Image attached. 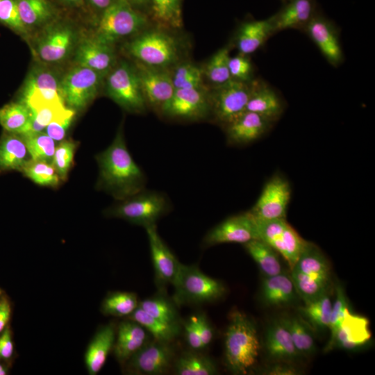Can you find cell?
<instances>
[{"mask_svg":"<svg viewBox=\"0 0 375 375\" xmlns=\"http://www.w3.org/2000/svg\"><path fill=\"white\" fill-rule=\"evenodd\" d=\"M125 49L136 62L165 69L177 64L181 53L179 40L162 28L142 31Z\"/></svg>","mask_w":375,"mask_h":375,"instance_id":"3","label":"cell"},{"mask_svg":"<svg viewBox=\"0 0 375 375\" xmlns=\"http://www.w3.org/2000/svg\"><path fill=\"white\" fill-rule=\"evenodd\" d=\"M74 58L77 65L91 69L103 76L107 75L116 64L113 46L103 43L92 36L77 44Z\"/></svg>","mask_w":375,"mask_h":375,"instance_id":"24","label":"cell"},{"mask_svg":"<svg viewBox=\"0 0 375 375\" xmlns=\"http://www.w3.org/2000/svg\"><path fill=\"white\" fill-rule=\"evenodd\" d=\"M94 8L103 11L110 6L115 0H88Z\"/></svg>","mask_w":375,"mask_h":375,"instance_id":"57","label":"cell"},{"mask_svg":"<svg viewBox=\"0 0 375 375\" xmlns=\"http://www.w3.org/2000/svg\"><path fill=\"white\" fill-rule=\"evenodd\" d=\"M29 159L23 136L3 131L0 136V174L20 172Z\"/></svg>","mask_w":375,"mask_h":375,"instance_id":"28","label":"cell"},{"mask_svg":"<svg viewBox=\"0 0 375 375\" xmlns=\"http://www.w3.org/2000/svg\"><path fill=\"white\" fill-rule=\"evenodd\" d=\"M299 354L310 355L315 351V343L311 328L300 316L283 317Z\"/></svg>","mask_w":375,"mask_h":375,"instance_id":"38","label":"cell"},{"mask_svg":"<svg viewBox=\"0 0 375 375\" xmlns=\"http://www.w3.org/2000/svg\"><path fill=\"white\" fill-rule=\"evenodd\" d=\"M292 269L328 287L331 278L329 263L322 250L315 244L307 241Z\"/></svg>","mask_w":375,"mask_h":375,"instance_id":"29","label":"cell"},{"mask_svg":"<svg viewBox=\"0 0 375 375\" xmlns=\"http://www.w3.org/2000/svg\"><path fill=\"white\" fill-rule=\"evenodd\" d=\"M174 357L170 343L154 339L147 342L125 363L126 371L132 374H162L170 368Z\"/></svg>","mask_w":375,"mask_h":375,"instance_id":"17","label":"cell"},{"mask_svg":"<svg viewBox=\"0 0 375 375\" xmlns=\"http://www.w3.org/2000/svg\"><path fill=\"white\" fill-rule=\"evenodd\" d=\"M273 124L257 113L245 110L224 126L223 129L228 144L242 146L262 138L270 130Z\"/></svg>","mask_w":375,"mask_h":375,"instance_id":"21","label":"cell"},{"mask_svg":"<svg viewBox=\"0 0 375 375\" xmlns=\"http://www.w3.org/2000/svg\"><path fill=\"white\" fill-rule=\"evenodd\" d=\"M21 19L28 32L45 26L55 12L49 0H16Z\"/></svg>","mask_w":375,"mask_h":375,"instance_id":"32","label":"cell"},{"mask_svg":"<svg viewBox=\"0 0 375 375\" xmlns=\"http://www.w3.org/2000/svg\"><path fill=\"white\" fill-rule=\"evenodd\" d=\"M75 117V111L67 108L59 117L51 122L46 128L45 133L55 142L65 139Z\"/></svg>","mask_w":375,"mask_h":375,"instance_id":"51","label":"cell"},{"mask_svg":"<svg viewBox=\"0 0 375 375\" xmlns=\"http://www.w3.org/2000/svg\"><path fill=\"white\" fill-rule=\"evenodd\" d=\"M283 3V6L269 17L274 35L288 29L303 32L319 10L317 0H289Z\"/></svg>","mask_w":375,"mask_h":375,"instance_id":"22","label":"cell"},{"mask_svg":"<svg viewBox=\"0 0 375 375\" xmlns=\"http://www.w3.org/2000/svg\"><path fill=\"white\" fill-rule=\"evenodd\" d=\"M174 286V300L178 304L211 302L226 292L222 282L204 274L195 265L181 264Z\"/></svg>","mask_w":375,"mask_h":375,"instance_id":"7","label":"cell"},{"mask_svg":"<svg viewBox=\"0 0 375 375\" xmlns=\"http://www.w3.org/2000/svg\"><path fill=\"white\" fill-rule=\"evenodd\" d=\"M198 327L203 347L210 344L213 338V330L204 314L197 315Z\"/></svg>","mask_w":375,"mask_h":375,"instance_id":"54","label":"cell"},{"mask_svg":"<svg viewBox=\"0 0 375 375\" xmlns=\"http://www.w3.org/2000/svg\"><path fill=\"white\" fill-rule=\"evenodd\" d=\"M31 112L24 103L18 101L0 108V125L3 131L23 135L26 132Z\"/></svg>","mask_w":375,"mask_h":375,"instance_id":"35","label":"cell"},{"mask_svg":"<svg viewBox=\"0 0 375 375\" xmlns=\"http://www.w3.org/2000/svg\"><path fill=\"white\" fill-rule=\"evenodd\" d=\"M258 239L254 217L247 211L233 215L211 228L204 236L202 244L209 247L223 243L245 244Z\"/></svg>","mask_w":375,"mask_h":375,"instance_id":"16","label":"cell"},{"mask_svg":"<svg viewBox=\"0 0 375 375\" xmlns=\"http://www.w3.org/2000/svg\"><path fill=\"white\" fill-rule=\"evenodd\" d=\"M249 56L239 53L230 56L228 69L231 79L249 83L256 78L254 67Z\"/></svg>","mask_w":375,"mask_h":375,"instance_id":"50","label":"cell"},{"mask_svg":"<svg viewBox=\"0 0 375 375\" xmlns=\"http://www.w3.org/2000/svg\"><path fill=\"white\" fill-rule=\"evenodd\" d=\"M147 342L144 327L129 319L122 321L116 331L113 346L115 358L119 363L125 364Z\"/></svg>","mask_w":375,"mask_h":375,"instance_id":"26","label":"cell"},{"mask_svg":"<svg viewBox=\"0 0 375 375\" xmlns=\"http://www.w3.org/2000/svg\"><path fill=\"white\" fill-rule=\"evenodd\" d=\"M139 301L136 294L129 292L109 293L101 304V312L106 315L128 317L138 307Z\"/></svg>","mask_w":375,"mask_h":375,"instance_id":"42","label":"cell"},{"mask_svg":"<svg viewBox=\"0 0 375 375\" xmlns=\"http://www.w3.org/2000/svg\"><path fill=\"white\" fill-rule=\"evenodd\" d=\"M303 33L315 44L331 66L338 67L344 61V54L338 25L319 9Z\"/></svg>","mask_w":375,"mask_h":375,"instance_id":"13","label":"cell"},{"mask_svg":"<svg viewBox=\"0 0 375 375\" xmlns=\"http://www.w3.org/2000/svg\"><path fill=\"white\" fill-rule=\"evenodd\" d=\"M96 188L121 201L145 189L147 177L131 155L120 127L112 143L96 156Z\"/></svg>","mask_w":375,"mask_h":375,"instance_id":"1","label":"cell"},{"mask_svg":"<svg viewBox=\"0 0 375 375\" xmlns=\"http://www.w3.org/2000/svg\"><path fill=\"white\" fill-rule=\"evenodd\" d=\"M62 1L67 3L69 5H73V6H79L83 3V0H62Z\"/></svg>","mask_w":375,"mask_h":375,"instance_id":"59","label":"cell"},{"mask_svg":"<svg viewBox=\"0 0 375 375\" xmlns=\"http://www.w3.org/2000/svg\"><path fill=\"white\" fill-rule=\"evenodd\" d=\"M285 109L283 98L273 86L260 78L251 81L246 110L257 113L274 123L280 119Z\"/></svg>","mask_w":375,"mask_h":375,"instance_id":"23","label":"cell"},{"mask_svg":"<svg viewBox=\"0 0 375 375\" xmlns=\"http://www.w3.org/2000/svg\"><path fill=\"white\" fill-rule=\"evenodd\" d=\"M171 209V201L165 194L144 189L119 201V203L106 210V215L146 228L156 224Z\"/></svg>","mask_w":375,"mask_h":375,"instance_id":"5","label":"cell"},{"mask_svg":"<svg viewBox=\"0 0 375 375\" xmlns=\"http://www.w3.org/2000/svg\"><path fill=\"white\" fill-rule=\"evenodd\" d=\"M332 301L328 291L318 298L305 303L299 312L315 328L323 329L328 326Z\"/></svg>","mask_w":375,"mask_h":375,"instance_id":"40","label":"cell"},{"mask_svg":"<svg viewBox=\"0 0 375 375\" xmlns=\"http://www.w3.org/2000/svg\"><path fill=\"white\" fill-rule=\"evenodd\" d=\"M372 336L368 319L350 312L342 319L333 338L328 342L324 351L328 352L335 348L356 350L366 345Z\"/></svg>","mask_w":375,"mask_h":375,"instance_id":"20","label":"cell"},{"mask_svg":"<svg viewBox=\"0 0 375 375\" xmlns=\"http://www.w3.org/2000/svg\"><path fill=\"white\" fill-rule=\"evenodd\" d=\"M1 1V0H0Z\"/></svg>","mask_w":375,"mask_h":375,"instance_id":"63","label":"cell"},{"mask_svg":"<svg viewBox=\"0 0 375 375\" xmlns=\"http://www.w3.org/2000/svg\"><path fill=\"white\" fill-rule=\"evenodd\" d=\"M22 136L31 159L51 163L56 145L51 137L43 131Z\"/></svg>","mask_w":375,"mask_h":375,"instance_id":"44","label":"cell"},{"mask_svg":"<svg viewBox=\"0 0 375 375\" xmlns=\"http://www.w3.org/2000/svg\"><path fill=\"white\" fill-rule=\"evenodd\" d=\"M261 294L263 301L272 306L290 303L297 294L290 276L283 273L266 276L262 281Z\"/></svg>","mask_w":375,"mask_h":375,"instance_id":"31","label":"cell"},{"mask_svg":"<svg viewBox=\"0 0 375 375\" xmlns=\"http://www.w3.org/2000/svg\"><path fill=\"white\" fill-rule=\"evenodd\" d=\"M185 335L188 345L194 350L203 349L197 322V315L191 316L184 324Z\"/></svg>","mask_w":375,"mask_h":375,"instance_id":"52","label":"cell"},{"mask_svg":"<svg viewBox=\"0 0 375 375\" xmlns=\"http://www.w3.org/2000/svg\"><path fill=\"white\" fill-rule=\"evenodd\" d=\"M135 67L147 108L160 112L175 90L172 73L169 69L151 67L136 61Z\"/></svg>","mask_w":375,"mask_h":375,"instance_id":"18","label":"cell"},{"mask_svg":"<svg viewBox=\"0 0 375 375\" xmlns=\"http://www.w3.org/2000/svg\"><path fill=\"white\" fill-rule=\"evenodd\" d=\"M116 331L115 325L110 323L100 327L94 334L85 353L89 374H97L104 365L108 353L113 349Z\"/></svg>","mask_w":375,"mask_h":375,"instance_id":"27","label":"cell"},{"mask_svg":"<svg viewBox=\"0 0 375 375\" xmlns=\"http://www.w3.org/2000/svg\"><path fill=\"white\" fill-rule=\"evenodd\" d=\"M20 172L37 185L56 188L62 181L51 162L29 159Z\"/></svg>","mask_w":375,"mask_h":375,"instance_id":"41","label":"cell"},{"mask_svg":"<svg viewBox=\"0 0 375 375\" xmlns=\"http://www.w3.org/2000/svg\"><path fill=\"white\" fill-rule=\"evenodd\" d=\"M172 78L175 90L188 89L201 86L203 76L201 68L190 62H182L176 65Z\"/></svg>","mask_w":375,"mask_h":375,"instance_id":"47","label":"cell"},{"mask_svg":"<svg viewBox=\"0 0 375 375\" xmlns=\"http://www.w3.org/2000/svg\"><path fill=\"white\" fill-rule=\"evenodd\" d=\"M243 245L266 276L282 273L278 253L266 242L256 239Z\"/></svg>","mask_w":375,"mask_h":375,"instance_id":"33","label":"cell"},{"mask_svg":"<svg viewBox=\"0 0 375 375\" xmlns=\"http://www.w3.org/2000/svg\"><path fill=\"white\" fill-rule=\"evenodd\" d=\"M262 374L267 375H294L299 373L292 365L288 364H274L268 366L263 371Z\"/></svg>","mask_w":375,"mask_h":375,"instance_id":"55","label":"cell"},{"mask_svg":"<svg viewBox=\"0 0 375 375\" xmlns=\"http://www.w3.org/2000/svg\"><path fill=\"white\" fill-rule=\"evenodd\" d=\"M147 234L156 281L159 286L175 283L181 263L159 235L156 225L144 228Z\"/></svg>","mask_w":375,"mask_h":375,"instance_id":"19","label":"cell"},{"mask_svg":"<svg viewBox=\"0 0 375 375\" xmlns=\"http://www.w3.org/2000/svg\"><path fill=\"white\" fill-rule=\"evenodd\" d=\"M274 35L269 17L249 19L238 26L232 43L239 53L250 56L262 48Z\"/></svg>","mask_w":375,"mask_h":375,"instance_id":"25","label":"cell"},{"mask_svg":"<svg viewBox=\"0 0 375 375\" xmlns=\"http://www.w3.org/2000/svg\"><path fill=\"white\" fill-rule=\"evenodd\" d=\"M7 372V369L3 365L0 364V375H5Z\"/></svg>","mask_w":375,"mask_h":375,"instance_id":"60","label":"cell"},{"mask_svg":"<svg viewBox=\"0 0 375 375\" xmlns=\"http://www.w3.org/2000/svg\"><path fill=\"white\" fill-rule=\"evenodd\" d=\"M210 89L203 85L176 89L160 114L176 120L199 121L210 117Z\"/></svg>","mask_w":375,"mask_h":375,"instance_id":"11","label":"cell"},{"mask_svg":"<svg viewBox=\"0 0 375 375\" xmlns=\"http://www.w3.org/2000/svg\"><path fill=\"white\" fill-rule=\"evenodd\" d=\"M260 342L254 322L244 313L233 310L225 333L224 357L234 374H246L256 364Z\"/></svg>","mask_w":375,"mask_h":375,"instance_id":"2","label":"cell"},{"mask_svg":"<svg viewBox=\"0 0 375 375\" xmlns=\"http://www.w3.org/2000/svg\"><path fill=\"white\" fill-rule=\"evenodd\" d=\"M281 1H282L283 3H285V2H286V1H288L289 0H281Z\"/></svg>","mask_w":375,"mask_h":375,"instance_id":"62","label":"cell"},{"mask_svg":"<svg viewBox=\"0 0 375 375\" xmlns=\"http://www.w3.org/2000/svg\"><path fill=\"white\" fill-rule=\"evenodd\" d=\"M135 8L140 10V8L144 7H151V0H127ZM141 11V10H140Z\"/></svg>","mask_w":375,"mask_h":375,"instance_id":"58","label":"cell"},{"mask_svg":"<svg viewBox=\"0 0 375 375\" xmlns=\"http://www.w3.org/2000/svg\"><path fill=\"white\" fill-rule=\"evenodd\" d=\"M217 373L214 361L197 352L183 353L175 363V374L177 375H213Z\"/></svg>","mask_w":375,"mask_h":375,"instance_id":"37","label":"cell"},{"mask_svg":"<svg viewBox=\"0 0 375 375\" xmlns=\"http://www.w3.org/2000/svg\"><path fill=\"white\" fill-rule=\"evenodd\" d=\"M335 289V298L332 304L331 317L328 326L331 333L329 340L333 338L342 319L348 313L351 312L350 305L343 287L338 283Z\"/></svg>","mask_w":375,"mask_h":375,"instance_id":"49","label":"cell"},{"mask_svg":"<svg viewBox=\"0 0 375 375\" xmlns=\"http://www.w3.org/2000/svg\"><path fill=\"white\" fill-rule=\"evenodd\" d=\"M265 347L269 355L275 359L292 360L299 356L283 318L274 322L268 327Z\"/></svg>","mask_w":375,"mask_h":375,"instance_id":"30","label":"cell"},{"mask_svg":"<svg viewBox=\"0 0 375 375\" xmlns=\"http://www.w3.org/2000/svg\"><path fill=\"white\" fill-rule=\"evenodd\" d=\"M2 292H2V290H1V288H0V297H1V294H2Z\"/></svg>","mask_w":375,"mask_h":375,"instance_id":"61","label":"cell"},{"mask_svg":"<svg viewBox=\"0 0 375 375\" xmlns=\"http://www.w3.org/2000/svg\"><path fill=\"white\" fill-rule=\"evenodd\" d=\"M151 15L162 28L181 27V0H151Z\"/></svg>","mask_w":375,"mask_h":375,"instance_id":"36","label":"cell"},{"mask_svg":"<svg viewBox=\"0 0 375 375\" xmlns=\"http://www.w3.org/2000/svg\"><path fill=\"white\" fill-rule=\"evenodd\" d=\"M43 31L35 46L36 54L42 61L49 63L63 61L76 49L77 34L69 24L51 22Z\"/></svg>","mask_w":375,"mask_h":375,"instance_id":"12","label":"cell"},{"mask_svg":"<svg viewBox=\"0 0 375 375\" xmlns=\"http://www.w3.org/2000/svg\"><path fill=\"white\" fill-rule=\"evenodd\" d=\"M19 101L29 108L47 104L64 103L60 91V81L52 71L42 67L35 68L27 76Z\"/></svg>","mask_w":375,"mask_h":375,"instance_id":"14","label":"cell"},{"mask_svg":"<svg viewBox=\"0 0 375 375\" xmlns=\"http://www.w3.org/2000/svg\"><path fill=\"white\" fill-rule=\"evenodd\" d=\"M227 45L217 51L201 68L203 76L211 84V87L219 85L231 78L228 69L230 49Z\"/></svg>","mask_w":375,"mask_h":375,"instance_id":"39","label":"cell"},{"mask_svg":"<svg viewBox=\"0 0 375 375\" xmlns=\"http://www.w3.org/2000/svg\"><path fill=\"white\" fill-rule=\"evenodd\" d=\"M290 198L289 181L276 174L265 183L257 201L249 212L257 219H285Z\"/></svg>","mask_w":375,"mask_h":375,"instance_id":"15","label":"cell"},{"mask_svg":"<svg viewBox=\"0 0 375 375\" xmlns=\"http://www.w3.org/2000/svg\"><path fill=\"white\" fill-rule=\"evenodd\" d=\"M106 92L109 98L125 110L144 113L147 108L135 65L122 61L107 74Z\"/></svg>","mask_w":375,"mask_h":375,"instance_id":"6","label":"cell"},{"mask_svg":"<svg viewBox=\"0 0 375 375\" xmlns=\"http://www.w3.org/2000/svg\"><path fill=\"white\" fill-rule=\"evenodd\" d=\"M11 306L9 301L3 297L0 299V333L3 331L9 322Z\"/></svg>","mask_w":375,"mask_h":375,"instance_id":"56","label":"cell"},{"mask_svg":"<svg viewBox=\"0 0 375 375\" xmlns=\"http://www.w3.org/2000/svg\"><path fill=\"white\" fill-rule=\"evenodd\" d=\"M13 351L12 333L10 328L6 326L0 335V359H10L12 356Z\"/></svg>","mask_w":375,"mask_h":375,"instance_id":"53","label":"cell"},{"mask_svg":"<svg viewBox=\"0 0 375 375\" xmlns=\"http://www.w3.org/2000/svg\"><path fill=\"white\" fill-rule=\"evenodd\" d=\"M0 22L21 36L26 38L28 34L21 19L16 0L0 1Z\"/></svg>","mask_w":375,"mask_h":375,"instance_id":"48","label":"cell"},{"mask_svg":"<svg viewBox=\"0 0 375 375\" xmlns=\"http://www.w3.org/2000/svg\"><path fill=\"white\" fill-rule=\"evenodd\" d=\"M138 307L151 316L166 323L179 324V317L175 306L161 296H155L139 302Z\"/></svg>","mask_w":375,"mask_h":375,"instance_id":"43","label":"cell"},{"mask_svg":"<svg viewBox=\"0 0 375 375\" xmlns=\"http://www.w3.org/2000/svg\"><path fill=\"white\" fill-rule=\"evenodd\" d=\"M78 142L72 139L62 140L56 147L51 165L56 169L62 182L68 178L69 172L74 165V158Z\"/></svg>","mask_w":375,"mask_h":375,"instance_id":"45","label":"cell"},{"mask_svg":"<svg viewBox=\"0 0 375 375\" xmlns=\"http://www.w3.org/2000/svg\"><path fill=\"white\" fill-rule=\"evenodd\" d=\"M254 219L258 239L266 242L282 256L291 270L297 262L307 241L299 235L285 219Z\"/></svg>","mask_w":375,"mask_h":375,"instance_id":"9","label":"cell"},{"mask_svg":"<svg viewBox=\"0 0 375 375\" xmlns=\"http://www.w3.org/2000/svg\"><path fill=\"white\" fill-rule=\"evenodd\" d=\"M103 75L91 69L76 65L60 81L65 105L74 110L86 108L97 97Z\"/></svg>","mask_w":375,"mask_h":375,"instance_id":"10","label":"cell"},{"mask_svg":"<svg viewBox=\"0 0 375 375\" xmlns=\"http://www.w3.org/2000/svg\"><path fill=\"white\" fill-rule=\"evenodd\" d=\"M128 319L133 320L144 327L156 340L170 343L179 334V324H173L160 321L147 314L138 307Z\"/></svg>","mask_w":375,"mask_h":375,"instance_id":"34","label":"cell"},{"mask_svg":"<svg viewBox=\"0 0 375 375\" xmlns=\"http://www.w3.org/2000/svg\"><path fill=\"white\" fill-rule=\"evenodd\" d=\"M209 89L210 117L223 128L246 110L251 82L230 79L224 84Z\"/></svg>","mask_w":375,"mask_h":375,"instance_id":"8","label":"cell"},{"mask_svg":"<svg viewBox=\"0 0 375 375\" xmlns=\"http://www.w3.org/2000/svg\"><path fill=\"white\" fill-rule=\"evenodd\" d=\"M290 277L297 294L305 303L312 301L328 291L326 286L318 281L292 269Z\"/></svg>","mask_w":375,"mask_h":375,"instance_id":"46","label":"cell"},{"mask_svg":"<svg viewBox=\"0 0 375 375\" xmlns=\"http://www.w3.org/2000/svg\"><path fill=\"white\" fill-rule=\"evenodd\" d=\"M149 25L148 17L127 0H115L102 12L93 36L113 46L128 36L139 34Z\"/></svg>","mask_w":375,"mask_h":375,"instance_id":"4","label":"cell"}]
</instances>
